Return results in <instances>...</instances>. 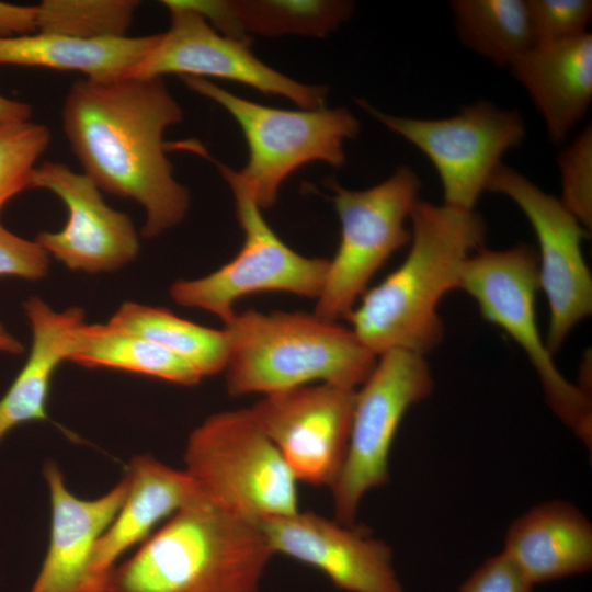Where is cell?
<instances>
[{
	"label": "cell",
	"mask_w": 592,
	"mask_h": 592,
	"mask_svg": "<svg viewBox=\"0 0 592 592\" xmlns=\"http://www.w3.org/2000/svg\"><path fill=\"white\" fill-rule=\"evenodd\" d=\"M449 7L460 42L498 67L534 45L525 0H454Z\"/></svg>",
	"instance_id": "26"
},
{
	"label": "cell",
	"mask_w": 592,
	"mask_h": 592,
	"mask_svg": "<svg viewBox=\"0 0 592 592\" xmlns=\"http://www.w3.org/2000/svg\"><path fill=\"white\" fill-rule=\"evenodd\" d=\"M358 104L426 156L441 180L444 204L463 210H475L503 156L520 146L526 134L520 112L487 101L445 118L397 116L366 101Z\"/></svg>",
	"instance_id": "11"
},
{
	"label": "cell",
	"mask_w": 592,
	"mask_h": 592,
	"mask_svg": "<svg viewBox=\"0 0 592 592\" xmlns=\"http://www.w3.org/2000/svg\"><path fill=\"white\" fill-rule=\"evenodd\" d=\"M355 395L319 383L264 395L248 411L298 482L331 488L346 457Z\"/></svg>",
	"instance_id": "14"
},
{
	"label": "cell",
	"mask_w": 592,
	"mask_h": 592,
	"mask_svg": "<svg viewBox=\"0 0 592 592\" xmlns=\"http://www.w3.org/2000/svg\"><path fill=\"white\" fill-rule=\"evenodd\" d=\"M502 554L533 585L584 573L592 568V524L572 503L546 501L510 524Z\"/></svg>",
	"instance_id": "20"
},
{
	"label": "cell",
	"mask_w": 592,
	"mask_h": 592,
	"mask_svg": "<svg viewBox=\"0 0 592 592\" xmlns=\"http://www.w3.org/2000/svg\"><path fill=\"white\" fill-rule=\"evenodd\" d=\"M139 4L135 0H44L36 4V32L80 39L124 37Z\"/></svg>",
	"instance_id": "27"
},
{
	"label": "cell",
	"mask_w": 592,
	"mask_h": 592,
	"mask_svg": "<svg viewBox=\"0 0 592 592\" xmlns=\"http://www.w3.org/2000/svg\"><path fill=\"white\" fill-rule=\"evenodd\" d=\"M405 261L346 318L357 339L377 357L391 350L425 355L444 337L437 306L459 288L467 259L483 247L487 225L475 210L418 200L410 217Z\"/></svg>",
	"instance_id": "2"
},
{
	"label": "cell",
	"mask_w": 592,
	"mask_h": 592,
	"mask_svg": "<svg viewBox=\"0 0 592 592\" xmlns=\"http://www.w3.org/2000/svg\"><path fill=\"white\" fill-rule=\"evenodd\" d=\"M535 44L554 43L588 33L590 0H525Z\"/></svg>",
	"instance_id": "30"
},
{
	"label": "cell",
	"mask_w": 592,
	"mask_h": 592,
	"mask_svg": "<svg viewBox=\"0 0 592 592\" xmlns=\"http://www.w3.org/2000/svg\"><path fill=\"white\" fill-rule=\"evenodd\" d=\"M328 186L333 192L341 239L314 314L338 322L349 317L387 259L410 243L406 223L419 200L421 181L410 167L401 166L365 190H348L333 180Z\"/></svg>",
	"instance_id": "9"
},
{
	"label": "cell",
	"mask_w": 592,
	"mask_h": 592,
	"mask_svg": "<svg viewBox=\"0 0 592 592\" xmlns=\"http://www.w3.org/2000/svg\"><path fill=\"white\" fill-rule=\"evenodd\" d=\"M69 362L89 368L126 371L183 386H194L203 379L189 363L167 349L107 322L81 326Z\"/></svg>",
	"instance_id": "24"
},
{
	"label": "cell",
	"mask_w": 592,
	"mask_h": 592,
	"mask_svg": "<svg viewBox=\"0 0 592 592\" xmlns=\"http://www.w3.org/2000/svg\"><path fill=\"white\" fill-rule=\"evenodd\" d=\"M487 191L510 198L535 232L539 288L549 307L546 346L554 355L571 330L592 312V278L582 253L589 231L560 198L503 163L492 174Z\"/></svg>",
	"instance_id": "12"
},
{
	"label": "cell",
	"mask_w": 592,
	"mask_h": 592,
	"mask_svg": "<svg viewBox=\"0 0 592 592\" xmlns=\"http://www.w3.org/2000/svg\"><path fill=\"white\" fill-rule=\"evenodd\" d=\"M180 79L221 105L240 126L249 159L234 174L260 209L274 205L281 184L299 167L314 161L343 166V146L360 132L358 119L346 107L276 109L242 99L204 78Z\"/></svg>",
	"instance_id": "6"
},
{
	"label": "cell",
	"mask_w": 592,
	"mask_h": 592,
	"mask_svg": "<svg viewBox=\"0 0 592 592\" xmlns=\"http://www.w3.org/2000/svg\"><path fill=\"white\" fill-rule=\"evenodd\" d=\"M0 352L19 355L24 352L23 343L0 321Z\"/></svg>",
	"instance_id": "35"
},
{
	"label": "cell",
	"mask_w": 592,
	"mask_h": 592,
	"mask_svg": "<svg viewBox=\"0 0 592 592\" xmlns=\"http://www.w3.org/2000/svg\"><path fill=\"white\" fill-rule=\"evenodd\" d=\"M533 584L502 554L483 561L458 592H533Z\"/></svg>",
	"instance_id": "32"
},
{
	"label": "cell",
	"mask_w": 592,
	"mask_h": 592,
	"mask_svg": "<svg viewBox=\"0 0 592 592\" xmlns=\"http://www.w3.org/2000/svg\"><path fill=\"white\" fill-rule=\"evenodd\" d=\"M109 325L139 334L189 363L202 378L224 372L228 340L224 329H213L178 317L172 311L126 301Z\"/></svg>",
	"instance_id": "25"
},
{
	"label": "cell",
	"mask_w": 592,
	"mask_h": 592,
	"mask_svg": "<svg viewBox=\"0 0 592 592\" xmlns=\"http://www.w3.org/2000/svg\"><path fill=\"white\" fill-rule=\"evenodd\" d=\"M272 551L310 566L346 592H406L392 550L366 530L314 512L260 522Z\"/></svg>",
	"instance_id": "16"
},
{
	"label": "cell",
	"mask_w": 592,
	"mask_h": 592,
	"mask_svg": "<svg viewBox=\"0 0 592 592\" xmlns=\"http://www.w3.org/2000/svg\"><path fill=\"white\" fill-rule=\"evenodd\" d=\"M50 138L46 125L31 121L0 128V212L9 200L30 189L32 171Z\"/></svg>",
	"instance_id": "28"
},
{
	"label": "cell",
	"mask_w": 592,
	"mask_h": 592,
	"mask_svg": "<svg viewBox=\"0 0 592 592\" xmlns=\"http://www.w3.org/2000/svg\"><path fill=\"white\" fill-rule=\"evenodd\" d=\"M61 119L83 173L100 190L144 208L143 237L184 219L190 192L174 178L163 140L183 111L162 78L79 79L66 94Z\"/></svg>",
	"instance_id": "1"
},
{
	"label": "cell",
	"mask_w": 592,
	"mask_h": 592,
	"mask_svg": "<svg viewBox=\"0 0 592 592\" xmlns=\"http://www.w3.org/2000/svg\"><path fill=\"white\" fill-rule=\"evenodd\" d=\"M223 35L248 42L263 36L297 34L323 37L346 21L353 3L339 0H181Z\"/></svg>",
	"instance_id": "23"
},
{
	"label": "cell",
	"mask_w": 592,
	"mask_h": 592,
	"mask_svg": "<svg viewBox=\"0 0 592 592\" xmlns=\"http://www.w3.org/2000/svg\"><path fill=\"white\" fill-rule=\"evenodd\" d=\"M23 309L32 345L25 364L0 399V443L20 424L47 420L53 376L62 362L69 361L78 331L86 322L82 308L57 311L38 296H30Z\"/></svg>",
	"instance_id": "21"
},
{
	"label": "cell",
	"mask_w": 592,
	"mask_h": 592,
	"mask_svg": "<svg viewBox=\"0 0 592 592\" xmlns=\"http://www.w3.org/2000/svg\"><path fill=\"white\" fill-rule=\"evenodd\" d=\"M558 145L585 116L592 101V34L535 44L509 67Z\"/></svg>",
	"instance_id": "19"
},
{
	"label": "cell",
	"mask_w": 592,
	"mask_h": 592,
	"mask_svg": "<svg viewBox=\"0 0 592 592\" xmlns=\"http://www.w3.org/2000/svg\"><path fill=\"white\" fill-rule=\"evenodd\" d=\"M32 106L0 94V128L31 121Z\"/></svg>",
	"instance_id": "34"
},
{
	"label": "cell",
	"mask_w": 592,
	"mask_h": 592,
	"mask_svg": "<svg viewBox=\"0 0 592 592\" xmlns=\"http://www.w3.org/2000/svg\"><path fill=\"white\" fill-rule=\"evenodd\" d=\"M49 258L35 240L24 239L0 224V276L42 280L49 271Z\"/></svg>",
	"instance_id": "31"
},
{
	"label": "cell",
	"mask_w": 592,
	"mask_h": 592,
	"mask_svg": "<svg viewBox=\"0 0 592 592\" xmlns=\"http://www.w3.org/2000/svg\"><path fill=\"white\" fill-rule=\"evenodd\" d=\"M557 163L562 191L560 201L581 225L590 230L592 225V128L590 125L560 151Z\"/></svg>",
	"instance_id": "29"
},
{
	"label": "cell",
	"mask_w": 592,
	"mask_h": 592,
	"mask_svg": "<svg viewBox=\"0 0 592 592\" xmlns=\"http://www.w3.org/2000/svg\"><path fill=\"white\" fill-rule=\"evenodd\" d=\"M127 491L114 520L96 544L91 576L95 592H106V580L119 558L140 545L178 511L203 498L183 469L172 468L149 455L129 462Z\"/></svg>",
	"instance_id": "18"
},
{
	"label": "cell",
	"mask_w": 592,
	"mask_h": 592,
	"mask_svg": "<svg viewBox=\"0 0 592 592\" xmlns=\"http://www.w3.org/2000/svg\"><path fill=\"white\" fill-rule=\"evenodd\" d=\"M161 3L169 11L170 27L157 34L153 46L129 77H215L284 96L300 109L325 106V86L298 82L267 66L250 50L249 42L223 35L180 0Z\"/></svg>",
	"instance_id": "13"
},
{
	"label": "cell",
	"mask_w": 592,
	"mask_h": 592,
	"mask_svg": "<svg viewBox=\"0 0 592 592\" xmlns=\"http://www.w3.org/2000/svg\"><path fill=\"white\" fill-rule=\"evenodd\" d=\"M44 477L49 490L52 525L48 548L30 592H95L91 565L98 542L114 520L127 491L124 478L96 499L72 494L55 463Z\"/></svg>",
	"instance_id": "17"
},
{
	"label": "cell",
	"mask_w": 592,
	"mask_h": 592,
	"mask_svg": "<svg viewBox=\"0 0 592 592\" xmlns=\"http://www.w3.org/2000/svg\"><path fill=\"white\" fill-rule=\"evenodd\" d=\"M433 389L424 355L391 350L377 357L356 390L346 457L330 488L337 522L354 526L364 496L389 481V455L400 422Z\"/></svg>",
	"instance_id": "10"
},
{
	"label": "cell",
	"mask_w": 592,
	"mask_h": 592,
	"mask_svg": "<svg viewBox=\"0 0 592 592\" xmlns=\"http://www.w3.org/2000/svg\"><path fill=\"white\" fill-rule=\"evenodd\" d=\"M184 470L202 497L255 522L297 513V479L248 409L215 413L195 428Z\"/></svg>",
	"instance_id": "5"
},
{
	"label": "cell",
	"mask_w": 592,
	"mask_h": 592,
	"mask_svg": "<svg viewBox=\"0 0 592 592\" xmlns=\"http://www.w3.org/2000/svg\"><path fill=\"white\" fill-rule=\"evenodd\" d=\"M459 288L477 301L486 321L501 328L522 348L553 412L591 449V394L565 378L539 333L535 309L538 257L533 247L479 248L464 265Z\"/></svg>",
	"instance_id": "7"
},
{
	"label": "cell",
	"mask_w": 592,
	"mask_h": 592,
	"mask_svg": "<svg viewBox=\"0 0 592 592\" xmlns=\"http://www.w3.org/2000/svg\"><path fill=\"white\" fill-rule=\"evenodd\" d=\"M156 39L157 34L80 39L44 32L0 37V65L72 70L111 81L129 77Z\"/></svg>",
	"instance_id": "22"
},
{
	"label": "cell",
	"mask_w": 592,
	"mask_h": 592,
	"mask_svg": "<svg viewBox=\"0 0 592 592\" xmlns=\"http://www.w3.org/2000/svg\"><path fill=\"white\" fill-rule=\"evenodd\" d=\"M30 189L47 190L67 207L64 228L41 231L35 241L69 270L112 272L137 257L139 241L130 217L110 207L83 172L62 162L45 161L33 169Z\"/></svg>",
	"instance_id": "15"
},
{
	"label": "cell",
	"mask_w": 592,
	"mask_h": 592,
	"mask_svg": "<svg viewBox=\"0 0 592 592\" xmlns=\"http://www.w3.org/2000/svg\"><path fill=\"white\" fill-rule=\"evenodd\" d=\"M274 556L259 522L204 498L161 524L106 580V592H260Z\"/></svg>",
	"instance_id": "3"
},
{
	"label": "cell",
	"mask_w": 592,
	"mask_h": 592,
	"mask_svg": "<svg viewBox=\"0 0 592 592\" xmlns=\"http://www.w3.org/2000/svg\"><path fill=\"white\" fill-rule=\"evenodd\" d=\"M226 388L234 397L287 390L312 382L356 389L377 356L335 321L304 311L236 312L225 323Z\"/></svg>",
	"instance_id": "4"
},
{
	"label": "cell",
	"mask_w": 592,
	"mask_h": 592,
	"mask_svg": "<svg viewBox=\"0 0 592 592\" xmlns=\"http://www.w3.org/2000/svg\"><path fill=\"white\" fill-rule=\"evenodd\" d=\"M182 150L212 162L228 183L243 243L238 254L215 272L174 282L170 287L171 298L181 306L208 311L224 323L236 315L235 303L249 294L285 292L317 299L330 260L304 257L285 244L265 221L252 195L236 179L234 170L212 157L200 141L187 139Z\"/></svg>",
	"instance_id": "8"
},
{
	"label": "cell",
	"mask_w": 592,
	"mask_h": 592,
	"mask_svg": "<svg viewBox=\"0 0 592 592\" xmlns=\"http://www.w3.org/2000/svg\"><path fill=\"white\" fill-rule=\"evenodd\" d=\"M36 32V4L21 5L0 1V37Z\"/></svg>",
	"instance_id": "33"
}]
</instances>
